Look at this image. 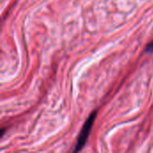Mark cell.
<instances>
[{
	"mask_svg": "<svg viewBox=\"0 0 153 153\" xmlns=\"http://www.w3.org/2000/svg\"><path fill=\"white\" fill-rule=\"evenodd\" d=\"M96 115H97L96 111L92 112L90 115V117L87 119V121L84 123L83 127H82V129L81 131V134L78 136L77 143H76V145H75V148H74V152H79V151H81L83 148V146H84V144H85V143H86V141H87V139H88V137L90 135L91 130V128L93 126V123L95 121Z\"/></svg>",
	"mask_w": 153,
	"mask_h": 153,
	"instance_id": "cell-1",
	"label": "cell"
},
{
	"mask_svg": "<svg viewBox=\"0 0 153 153\" xmlns=\"http://www.w3.org/2000/svg\"><path fill=\"white\" fill-rule=\"evenodd\" d=\"M145 52L146 53H153V40L147 45V47L145 48Z\"/></svg>",
	"mask_w": 153,
	"mask_h": 153,
	"instance_id": "cell-2",
	"label": "cell"
}]
</instances>
